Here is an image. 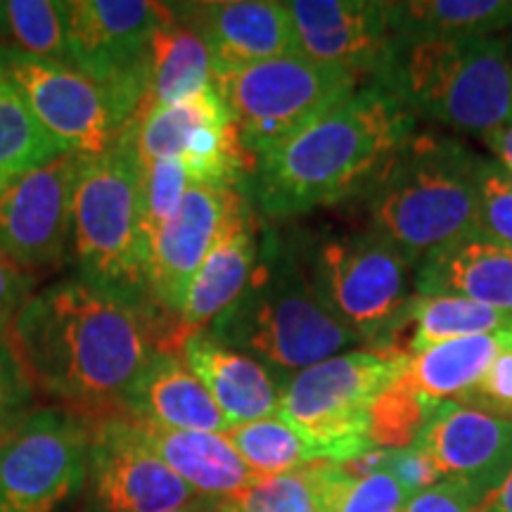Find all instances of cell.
<instances>
[{
    "label": "cell",
    "mask_w": 512,
    "mask_h": 512,
    "mask_svg": "<svg viewBox=\"0 0 512 512\" xmlns=\"http://www.w3.org/2000/svg\"><path fill=\"white\" fill-rule=\"evenodd\" d=\"M384 470L403 486L408 498L430 489V486L439 484L444 479L437 470V465L432 463V458L415 444L406 448H389Z\"/></svg>",
    "instance_id": "cell-39"
},
{
    "label": "cell",
    "mask_w": 512,
    "mask_h": 512,
    "mask_svg": "<svg viewBox=\"0 0 512 512\" xmlns=\"http://www.w3.org/2000/svg\"><path fill=\"white\" fill-rule=\"evenodd\" d=\"M444 479H463L484 496L512 472V420L458 401L434 403L415 439Z\"/></svg>",
    "instance_id": "cell-17"
},
{
    "label": "cell",
    "mask_w": 512,
    "mask_h": 512,
    "mask_svg": "<svg viewBox=\"0 0 512 512\" xmlns=\"http://www.w3.org/2000/svg\"><path fill=\"white\" fill-rule=\"evenodd\" d=\"M31 384L22 361L5 337H0V441H5L31 413Z\"/></svg>",
    "instance_id": "cell-36"
},
{
    "label": "cell",
    "mask_w": 512,
    "mask_h": 512,
    "mask_svg": "<svg viewBox=\"0 0 512 512\" xmlns=\"http://www.w3.org/2000/svg\"><path fill=\"white\" fill-rule=\"evenodd\" d=\"M361 76L337 64L285 53L214 81L240 143L254 159L302 133L358 91Z\"/></svg>",
    "instance_id": "cell-8"
},
{
    "label": "cell",
    "mask_w": 512,
    "mask_h": 512,
    "mask_svg": "<svg viewBox=\"0 0 512 512\" xmlns=\"http://www.w3.org/2000/svg\"><path fill=\"white\" fill-rule=\"evenodd\" d=\"M226 439L259 479L278 477L316 463L311 446L280 415L230 427Z\"/></svg>",
    "instance_id": "cell-30"
},
{
    "label": "cell",
    "mask_w": 512,
    "mask_h": 512,
    "mask_svg": "<svg viewBox=\"0 0 512 512\" xmlns=\"http://www.w3.org/2000/svg\"><path fill=\"white\" fill-rule=\"evenodd\" d=\"M5 19V34L15 41L17 53L69 67L67 3L10 0L5 3Z\"/></svg>",
    "instance_id": "cell-31"
},
{
    "label": "cell",
    "mask_w": 512,
    "mask_h": 512,
    "mask_svg": "<svg viewBox=\"0 0 512 512\" xmlns=\"http://www.w3.org/2000/svg\"><path fill=\"white\" fill-rule=\"evenodd\" d=\"M91 422L74 411H31L0 441V512H53L88 475Z\"/></svg>",
    "instance_id": "cell-10"
},
{
    "label": "cell",
    "mask_w": 512,
    "mask_h": 512,
    "mask_svg": "<svg viewBox=\"0 0 512 512\" xmlns=\"http://www.w3.org/2000/svg\"><path fill=\"white\" fill-rule=\"evenodd\" d=\"M5 27H8V19H5V3H0V36L5 34Z\"/></svg>",
    "instance_id": "cell-45"
},
{
    "label": "cell",
    "mask_w": 512,
    "mask_h": 512,
    "mask_svg": "<svg viewBox=\"0 0 512 512\" xmlns=\"http://www.w3.org/2000/svg\"><path fill=\"white\" fill-rule=\"evenodd\" d=\"M214 86V67L202 38L166 5L150 46V76L140 112L195 98ZM138 112V114H140Z\"/></svg>",
    "instance_id": "cell-24"
},
{
    "label": "cell",
    "mask_w": 512,
    "mask_h": 512,
    "mask_svg": "<svg viewBox=\"0 0 512 512\" xmlns=\"http://www.w3.org/2000/svg\"><path fill=\"white\" fill-rule=\"evenodd\" d=\"M259 226L252 204L245 197L230 214L219 240L214 242L207 259L197 268L185 292L183 309L176 318L171 351L178 354L183 339L207 330L221 313H226L247 290L256 261H259Z\"/></svg>",
    "instance_id": "cell-19"
},
{
    "label": "cell",
    "mask_w": 512,
    "mask_h": 512,
    "mask_svg": "<svg viewBox=\"0 0 512 512\" xmlns=\"http://www.w3.org/2000/svg\"><path fill=\"white\" fill-rule=\"evenodd\" d=\"M482 164L456 140L413 133L363 190L370 230L392 242L411 266L432 249L475 233Z\"/></svg>",
    "instance_id": "cell-4"
},
{
    "label": "cell",
    "mask_w": 512,
    "mask_h": 512,
    "mask_svg": "<svg viewBox=\"0 0 512 512\" xmlns=\"http://www.w3.org/2000/svg\"><path fill=\"white\" fill-rule=\"evenodd\" d=\"M453 401L512 420V344L498 351L482 380L470 392Z\"/></svg>",
    "instance_id": "cell-37"
},
{
    "label": "cell",
    "mask_w": 512,
    "mask_h": 512,
    "mask_svg": "<svg viewBox=\"0 0 512 512\" xmlns=\"http://www.w3.org/2000/svg\"><path fill=\"white\" fill-rule=\"evenodd\" d=\"M164 15L166 3L147 0H67L69 67L112 88L140 112L152 36Z\"/></svg>",
    "instance_id": "cell-12"
},
{
    "label": "cell",
    "mask_w": 512,
    "mask_h": 512,
    "mask_svg": "<svg viewBox=\"0 0 512 512\" xmlns=\"http://www.w3.org/2000/svg\"><path fill=\"white\" fill-rule=\"evenodd\" d=\"M508 57H510V72H512V36L508 41ZM508 124L512 126V107H510V117H508Z\"/></svg>",
    "instance_id": "cell-46"
},
{
    "label": "cell",
    "mask_w": 512,
    "mask_h": 512,
    "mask_svg": "<svg viewBox=\"0 0 512 512\" xmlns=\"http://www.w3.org/2000/svg\"><path fill=\"white\" fill-rule=\"evenodd\" d=\"M309 264L323 299L361 342L375 344L411 299V264L375 230L325 240Z\"/></svg>",
    "instance_id": "cell-11"
},
{
    "label": "cell",
    "mask_w": 512,
    "mask_h": 512,
    "mask_svg": "<svg viewBox=\"0 0 512 512\" xmlns=\"http://www.w3.org/2000/svg\"><path fill=\"white\" fill-rule=\"evenodd\" d=\"M477 233L512 247V176L501 164L486 159L479 174Z\"/></svg>",
    "instance_id": "cell-35"
},
{
    "label": "cell",
    "mask_w": 512,
    "mask_h": 512,
    "mask_svg": "<svg viewBox=\"0 0 512 512\" xmlns=\"http://www.w3.org/2000/svg\"><path fill=\"white\" fill-rule=\"evenodd\" d=\"M3 64H5V46H0V76H3Z\"/></svg>",
    "instance_id": "cell-47"
},
{
    "label": "cell",
    "mask_w": 512,
    "mask_h": 512,
    "mask_svg": "<svg viewBox=\"0 0 512 512\" xmlns=\"http://www.w3.org/2000/svg\"><path fill=\"white\" fill-rule=\"evenodd\" d=\"M477 512H512V472L496 491L484 498Z\"/></svg>",
    "instance_id": "cell-42"
},
{
    "label": "cell",
    "mask_w": 512,
    "mask_h": 512,
    "mask_svg": "<svg viewBox=\"0 0 512 512\" xmlns=\"http://www.w3.org/2000/svg\"><path fill=\"white\" fill-rule=\"evenodd\" d=\"M171 10L207 46L214 81L297 50L287 3L221 0L181 3L171 5Z\"/></svg>",
    "instance_id": "cell-18"
},
{
    "label": "cell",
    "mask_w": 512,
    "mask_h": 512,
    "mask_svg": "<svg viewBox=\"0 0 512 512\" xmlns=\"http://www.w3.org/2000/svg\"><path fill=\"white\" fill-rule=\"evenodd\" d=\"M294 48L316 62L380 79L394 48L389 3L375 0H294L287 3Z\"/></svg>",
    "instance_id": "cell-16"
},
{
    "label": "cell",
    "mask_w": 512,
    "mask_h": 512,
    "mask_svg": "<svg viewBox=\"0 0 512 512\" xmlns=\"http://www.w3.org/2000/svg\"><path fill=\"white\" fill-rule=\"evenodd\" d=\"M192 178L183 159H140V197H143L145 245L155 230L174 219Z\"/></svg>",
    "instance_id": "cell-33"
},
{
    "label": "cell",
    "mask_w": 512,
    "mask_h": 512,
    "mask_svg": "<svg viewBox=\"0 0 512 512\" xmlns=\"http://www.w3.org/2000/svg\"><path fill=\"white\" fill-rule=\"evenodd\" d=\"M214 505H216V501H207V498H197L195 503L185 505V508L171 510V512H214Z\"/></svg>",
    "instance_id": "cell-43"
},
{
    "label": "cell",
    "mask_w": 512,
    "mask_h": 512,
    "mask_svg": "<svg viewBox=\"0 0 512 512\" xmlns=\"http://www.w3.org/2000/svg\"><path fill=\"white\" fill-rule=\"evenodd\" d=\"M415 294L458 297L512 316V247L467 233L422 256Z\"/></svg>",
    "instance_id": "cell-20"
},
{
    "label": "cell",
    "mask_w": 512,
    "mask_h": 512,
    "mask_svg": "<svg viewBox=\"0 0 512 512\" xmlns=\"http://www.w3.org/2000/svg\"><path fill=\"white\" fill-rule=\"evenodd\" d=\"M306 470L318 512H401L408 503L403 486L387 470L356 479L328 460L309 463Z\"/></svg>",
    "instance_id": "cell-28"
},
{
    "label": "cell",
    "mask_w": 512,
    "mask_h": 512,
    "mask_svg": "<svg viewBox=\"0 0 512 512\" xmlns=\"http://www.w3.org/2000/svg\"><path fill=\"white\" fill-rule=\"evenodd\" d=\"M79 157L50 164L0 183V256L24 268L60 264L72 238V197Z\"/></svg>",
    "instance_id": "cell-14"
},
{
    "label": "cell",
    "mask_w": 512,
    "mask_h": 512,
    "mask_svg": "<svg viewBox=\"0 0 512 512\" xmlns=\"http://www.w3.org/2000/svg\"><path fill=\"white\" fill-rule=\"evenodd\" d=\"M62 155L8 76H0V183Z\"/></svg>",
    "instance_id": "cell-29"
},
{
    "label": "cell",
    "mask_w": 512,
    "mask_h": 512,
    "mask_svg": "<svg viewBox=\"0 0 512 512\" xmlns=\"http://www.w3.org/2000/svg\"><path fill=\"white\" fill-rule=\"evenodd\" d=\"M176 323L76 275L31 294L5 339L31 384L79 408H112L166 351Z\"/></svg>",
    "instance_id": "cell-1"
},
{
    "label": "cell",
    "mask_w": 512,
    "mask_h": 512,
    "mask_svg": "<svg viewBox=\"0 0 512 512\" xmlns=\"http://www.w3.org/2000/svg\"><path fill=\"white\" fill-rule=\"evenodd\" d=\"M202 332L290 377L361 342L323 299L309 256L302 259L275 233L261 235L259 261L242 297Z\"/></svg>",
    "instance_id": "cell-3"
},
{
    "label": "cell",
    "mask_w": 512,
    "mask_h": 512,
    "mask_svg": "<svg viewBox=\"0 0 512 512\" xmlns=\"http://www.w3.org/2000/svg\"><path fill=\"white\" fill-rule=\"evenodd\" d=\"M228 114L214 86L195 98L152 107L133 119V136L140 159H183L190 136L209 121Z\"/></svg>",
    "instance_id": "cell-27"
},
{
    "label": "cell",
    "mask_w": 512,
    "mask_h": 512,
    "mask_svg": "<svg viewBox=\"0 0 512 512\" xmlns=\"http://www.w3.org/2000/svg\"><path fill=\"white\" fill-rule=\"evenodd\" d=\"M434 403L439 401H430L415 392V387L401 370L399 377L382 389V394L370 408V444L377 448L413 446Z\"/></svg>",
    "instance_id": "cell-32"
},
{
    "label": "cell",
    "mask_w": 512,
    "mask_h": 512,
    "mask_svg": "<svg viewBox=\"0 0 512 512\" xmlns=\"http://www.w3.org/2000/svg\"><path fill=\"white\" fill-rule=\"evenodd\" d=\"M72 242L79 278L152 309L145 287L143 197L133 121L110 150L79 157Z\"/></svg>",
    "instance_id": "cell-6"
},
{
    "label": "cell",
    "mask_w": 512,
    "mask_h": 512,
    "mask_svg": "<svg viewBox=\"0 0 512 512\" xmlns=\"http://www.w3.org/2000/svg\"><path fill=\"white\" fill-rule=\"evenodd\" d=\"M178 354L190 373L204 384L230 427L278 415L280 384L271 370L230 347H223L207 332L183 339Z\"/></svg>",
    "instance_id": "cell-21"
},
{
    "label": "cell",
    "mask_w": 512,
    "mask_h": 512,
    "mask_svg": "<svg viewBox=\"0 0 512 512\" xmlns=\"http://www.w3.org/2000/svg\"><path fill=\"white\" fill-rule=\"evenodd\" d=\"M3 74L64 155L93 157L110 150L138 114L112 88L79 69L15 48H5Z\"/></svg>",
    "instance_id": "cell-9"
},
{
    "label": "cell",
    "mask_w": 512,
    "mask_h": 512,
    "mask_svg": "<svg viewBox=\"0 0 512 512\" xmlns=\"http://www.w3.org/2000/svg\"><path fill=\"white\" fill-rule=\"evenodd\" d=\"M133 422L145 446L207 501L240 498L261 482L238 456L226 434L164 430L150 422Z\"/></svg>",
    "instance_id": "cell-23"
},
{
    "label": "cell",
    "mask_w": 512,
    "mask_h": 512,
    "mask_svg": "<svg viewBox=\"0 0 512 512\" xmlns=\"http://www.w3.org/2000/svg\"><path fill=\"white\" fill-rule=\"evenodd\" d=\"M413 133L411 110L380 83H368L287 143L256 157L245 197L268 219H292L361 195Z\"/></svg>",
    "instance_id": "cell-2"
},
{
    "label": "cell",
    "mask_w": 512,
    "mask_h": 512,
    "mask_svg": "<svg viewBox=\"0 0 512 512\" xmlns=\"http://www.w3.org/2000/svg\"><path fill=\"white\" fill-rule=\"evenodd\" d=\"M242 200L245 192L238 188L192 185L174 219L147 238L145 287L159 316L178 318L190 280Z\"/></svg>",
    "instance_id": "cell-15"
},
{
    "label": "cell",
    "mask_w": 512,
    "mask_h": 512,
    "mask_svg": "<svg viewBox=\"0 0 512 512\" xmlns=\"http://www.w3.org/2000/svg\"><path fill=\"white\" fill-rule=\"evenodd\" d=\"M486 145L496 152V157L501 159V166L512 176V126L503 124L494 128V131L484 133Z\"/></svg>",
    "instance_id": "cell-41"
},
{
    "label": "cell",
    "mask_w": 512,
    "mask_h": 512,
    "mask_svg": "<svg viewBox=\"0 0 512 512\" xmlns=\"http://www.w3.org/2000/svg\"><path fill=\"white\" fill-rule=\"evenodd\" d=\"M235 501L242 512H318L306 465L285 475L261 479Z\"/></svg>",
    "instance_id": "cell-34"
},
{
    "label": "cell",
    "mask_w": 512,
    "mask_h": 512,
    "mask_svg": "<svg viewBox=\"0 0 512 512\" xmlns=\"http://www.w3.org/2000/svg\"><path fill=\"white\" fill-rule=\"evenodd\" d=\"M406 361L375 349L332 356L280 384L278 415L311 446L316 460L347 463L373 448L370 408Z\"/></svg>",
    "instance_id": "cell-7"
},
{
    "label": "cell",
    "mask_w": 512,
    "mask_h": 512,
    "mask_svg": "<svg viewBox=\"0 0 512 512\" xmlns=\"http://www.w3.org/2000/svg\"><path fill=\"white\" fill-rule=\"evenodd\" d=\"M380 83L411 110L460 131L489 133L508 124L512 72L501 36L396 41Z\"/></svg>",
    "instance_id": "cell-5"
},
{
    "label": "cell",
    "mask_w": 512,
    "mask_h": 512,
    "mask_svg": "<svg viewBox=\"0 0 512 512\" xmlns=\"http://www.w3.org/2000/svg\"><path fill=\"white\" fill-rule=\"evenodd\" d=\"M214 512H242V510L235 498H228V501H216Z\"/></svg>",
    "instance_id": "cell-44"
},
{
    "label": "cell",
    "mask_w": 512,
    "mask_h": 512,
    "mask_svg": "<svg viewBox=\"0 0 512 512\" xmlns=\"http://www.w3.org/2000/svg\"><path fill=\"white\" fill-rule=\"evenodd\" d=\"M128 418L164 430L226 434L230 422L181 354L157 351L121 403Z\"/></svg>",
    "instance_id": "cell-22"
},
{
    "label": "cell",
    "mask_w": 512,
    "mask_h": 512,
    "mask_svg": "<svg viewBox=\"0 0 512 512\" xmlns=\"http://www.w3.org/2000/svg\"><path fill=\"white\" fill-rule=\"evenodd\" d=\"M484 494L463 479H441L439 484L408 498L401 512H477Z\"/></svg>",
    "instance_id": "cell-38"
},
{
    "label": "cell",
    "mask_w": 512,
    "mask_h": 512,
    "mask_svg": "<svg viewBox=\"0 0 512 512\" xmlns=\"http://www.w3.org/2000/svg\"><path fill=\"white\" fill-rule=\"evenodd\" d=\"M31 297V280L22 268L0 256V337Z\"/></svg>",
    "instance_id": "cell-40"
},
{
    "label": "cell",
    "mask_w": 512,
    "mask_h": 512,
    "mask_svg": "<svg viewBox=\"0 0 512 512\" xmlns=\"http://www.w3.org/2000/svg\"><path fill=\"white\" fill-rule=\"evenodd\" d=\"M512 344V323L489 335L441 342L411 356L403 366L415 392L430 401H453L482 380L498 351Z\"/></svg>",
    "instance_id": "cell-25"
},
{
    "label": "cell",
    "mask_w": 512,
    "mask_h": 512,
    "mask_svg": "<svg viewBox=\"0 0 512 512\" xmlns=\"http://www.w3.org/2000/svg\"><path fill=\"white\" fill-rule=\"evenodd\" d=\"M389 22L396 41L494 36V31L512 27V3H501V0L389 3Z\"/></svg>",
    "instance_id": "cell-26"
},
{
    "label": "cell",
    "mask_w": 512,
    "mask_h": 512,
    "mask_svg": "<svg viewBox=\"0 0 512 512\" xmlns=\"http://www.w3.org/2000/svg\"><path fill=\"white\" fill-rule=\"evenodd\" d=\"M91 422L86 512H171L195 503L197 494L140 439L126 413Z\"/></svg>",
    "instance_id": "cell-13"
}]
</instances>
